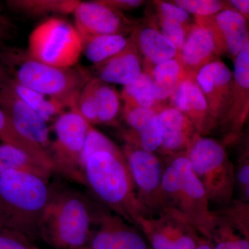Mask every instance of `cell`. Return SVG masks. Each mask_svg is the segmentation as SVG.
I'll list each match as a JSON object with an SVG mask.
<instances>
[{
	"mask_svg": "<svg viewBox=\"0 0 249 249\" xmlns=\"http://www.w3.org/2000/svg\"><path fill=\"white\" fill-rule=\"evenodd\" d=\"M188 73L178 58L157 65L150 73L152 95L156 102L164 106L163 102L171 98Z\"/></svg>",
	"mask_w": 249,
	"mask_h": 249,
	"instance_id": "603a6c76",
	"label": "cell"
},
{
	"mask_svg": "<svg viewBox=\"0 0 249 249\" xmlns=\"http://www.w3.org/2000/svg\"><path fill=\"white\" fill-rule=\"evenodd\" d=\"M124 117L132 129L124 134L126 142L138 145L145 151H159L163 128L160 113L148 108L124 105Z\"/></svg>",
	"mask_w": 249,
	"mask_h": 249,
	"instance_id": "ac0fdd59",
	"label": "cell"
},
{
	"mask_svg": "<svg viewBox=\"0 0 249 249\" xmlns=\"http://www.w3.org/2000/svg\"><path fill=\"white\" fill-rule=\"evenodd\" d=\"M92 78L80 91L76 107L80 115L93 126V124H98V107Z\"/></svg>",
	"mask_w": 249,
	"mask_h": 249,
	"instance_id": "1f68e13d",
	"label": "cell"
},
{
	"mask_svg": "<svg viewBox=\"0 0 249 249\" xmlns=\"http://www.w3.org/2000/svg\"><path fill=\"white\" fill-rule=\"evenodd\" d=\"M130 37L142 59V71L150 75L157 65L178 57L176 47L153 24L136 26Z\"/></svg>",
	"mask_w": 249,
	"mask_h": 249,
	"instance_id": "d6986e66",
	"label": "cell"
},
{
	"mask_svg": "<svg viewBox=\"0 0 249 249\" xmlns=\"http://www.w3.org/2000/svg\"><path fill=\"white\" fill-rule=\"evenodd\" d=\"M124 152L133 179L139 202L150 214L164 209L162 178L164 165L153 152L126 142Z\"/></svg>",
	"mask_w": 249,
	"mask_h": 249,
	"instance_id": "9c48e42d",
	"label": "cell"
},
{
	"mask_svg": "<svg viewBox=\"0 0 249 249\" xmlns=\"http://www.w3.org/2000/svg\"><path fill=\"white\" fill-rule=\"evenodd\" d=\"M35 249H39L38 247H36Z\"/></svg>",
	"mask_w": 249,
	"mask_h": 249,
	"instance_id": "ee69618b",
	"label": "cell"
},
{
	"mask_svg": "<svg viewBox=\"0 0 249 249\" xmlns=\"http://www.w3.org/2000/svg\"><path fill=\"white\" fill-rule=\"evenodd\" d=\"M186 155L209 202L219 205L231 202L236 185L235 170L224 145L213 139L196 135Z\"/></svg>",
	"mask_w": 249,
	"mask_h": 249,
	"instance_id": "8992f818",
	"label": "cell"
},
{
	"mask_svg": "<svg viewBox=\"0 0 249 249\" xmlns=\"http://www.w3.org/2000/svg\"><path fill=\"white\" fill-rule=\"evenodd\" d=\"M136 226L142 230L150 249H196L201 240L182 217L168 209L139 217Z\"/></svg>",
	"mask_w": 249,
	"mask_h": 249,
	"instance_id": "30bf717a",
	"label": "cell"
},
{
	"mask_svg": "<svg viewBox=\"0 0 249 249\" xmlns=\"http://www.w3.org/2000/svg\"><path fill=\"white\" fill-rule=\"evenodd\" d=\"M90 125L76 107L64 111L53 124L55 139L52 142L49 157L54 171L78 184L85 185L81 155Z\"/></svg>",
	"mask_w": 249,
	"mask_h": 249,
	"instance_id": "ba28073f",
	"label": "cell"
},
{
	"mask_svg": "<svg viewBox=\"0 0 249 249\" xmlns=\"http://www.w3.org/2000/svg\"><path fill=\"white\" fill-rule=\"evenodd\" d=\"M73 14L75 27L83 41L93 36H124L132 33L137 26L124 13L105 4L101 0L80 1Z\"/></svg>",
	"mask_w": 249,
	"mask_h": 249,
	"instance_id": "8fae6325",
	"label": "cell"
},
{
	"mask_svg": "<svg viewBox=\"0 0 249 249\" xmlns=\"http://www.w3.org/2000/svg\"><path fill=\"white\" fill-rule=\"evenodd\" d=\"M98 207L74 188L52 185L40 240L54 249L88 248Z\"/></svg>",
	"mask_w": 249,
	"mask_h": 249,
	"instance_id": "3957f363",
	"label": "cell"
},
{
	"mask_svg": "<svg viewBox=\"0 0 249 249\" xmlns=\"http://www.w3.org/2000/svg\"><path fill=\"white\" fill-rule=\"evenodd\" d=\"M78 0H9L6 4L12 10L34 17L49 14H73Z\"/></svg>",
	"mask_w": 249,
	"mask_h": 249,
	"instance_id": "484cf974",
	"label": "cell"
},
{
	"mask_svg": "<svg viewBox=\"0 0 249 249\" xmlns=\"http://www.w3.org/2000/svg\"><path fill=\"white\" fill-rule=\"evenodd\" d=\"M83 40L76 27L60 18H52L31 32L28 54L37 61L60 68L73 67L83 53Z\"/></svg>",
	"mask_w": 249,
	"mask_h": 249,
	"instance_id": "52a82bcc",
	"label": "cell"
},
{
	"mask_svg": "<svg viewBox=\"0 0 249 249\" xmlns=\"http://www.w3.org/2000/svg\"><path fill=\"white\" fill-rule=\"evenodd\" d=\"M92 79L98 107V124H113L121 109L119 93L108 83L94 77Z\"/></svg>",
	"mask_w": 249,
	"mask_h": 249,
	"instance_id": "f546056e",
	"label": "cell"
},
{
	"mask_svg": "<svg viewBox=\"0 0 249 249\" xmlns=\"http://www.w3.org/2000/svg\"><path fill=\"white\" fill-rule=\"evenodd\" d=\"M162 178L164 209L179 214L198 233L209 238L216 220L204 187L186 154L166 157Z\"/></svg>",
	"mask_w": 249,
	"mask_h": 249,
	"instance_id": "5b68a950",
	"label": "cell"
},
{
	"mask_svg": "<svg viewBox=\"0 0 249 249\" xmlns=\"http://www.w3.org/2000/svg\"><path fill=\"white\" fill-rule=\"evenodd\" d=\"M198 86L217 124L224 120L231 106L233 74L219 58L201 68L196 74Z\"/></svg>",
	"mask_w": 249,
	"mask_h": 249,
	"instance_id": "5bb4252c",
	"label": "cell"
},
{
	"mask_svg": "<svg viewBox=\"0 0 249 249\" xmlns=\"http://www.w3.org/2000/svg\"><path fill=\"white\" fill-rule=\"evenodd\" d=\"M85 186L114 214L129 224L149 214L139 202L124 152L103 150L93 152L83 165Z\"/></svg>",
	"mask_w": 249,
	"mask_h": 249,
	"instance_id": "6da1fadb",
	"label": "cell"
},
{
	"mask_svg": "<svg viewBox=\"0 0 249 249\" xmlns=\"http://www.w3.org/2000/svg\"><path fill=\"white\" fill-rule=\"evenodd\" d=\"M9 170L26 172L49 178L52 174L22 150L1 142L0 143V176Z\"/></svg>",
	"mask_w": 249,
	"mask_h": 249,
	"instance_id": "4316f807",
	"label": "cell"
},
{
	"mask_svg": "<svg viewBox=\"0 0 249 249\" xmlns=\"http://www.w3.org/2000/svg\"><path fill=\"white\" fill-rule=\"evenodd\" d=\"M225 1L227 10L235 11L242 15L247 20L249 19V0H229Z\"/></svg>",
	"mask_w": 249,
	"mask_h": 249,
	"instance_id": "60d3db41",
	"label": "cell"
},
{
	"mask_svg": "<svg viewBox=\"0 0 249 249\" xmlns=\"http://www.w3.org/2000/svg\"><path fill=\"white\" fill-rule=\"evenodd\" d=\"M163 136L159 151L163 155L186 154L190 144L196 135L194 124L177 108L165 106L160 111Z\"/></svg>",
	"mask_w": 249,
	"mask_h": 249,
	"instance_id": "ffe728a7",
	"label": "cell"
},
{
	"mask_svg": "<svg viewBox=\"0 0 249 249\" xmlns=\"http://www.w3.org/2000/svg\"><path fill=\"white\" fill-rule=\"evenodd\" d=\"M15 26L11 19L0 10V49L6 46V42L13 38Z\"/></svg>",
	"mask_w": 249,
	"mask_h": 249,
	"instance_id": "f35d334b",
	"label": "cell"
},
{
	"mask_svg": "<svg viewBox=\"0 0 249 249\" xmlns=\"http://www.w3.org/2000/svg\"><path fill=\"white\" fill-rule=\"evenodd\" d=\"M196 249H213L211 242L207 239L202 237L196 246Z\"/></svg>",
	"mask_w": 249,
	"mask_h": 249,
	"instance_id": "7bdbcfd3",
	"label": "cell"
},
{
	"mask_svg": "<svg viewBox=\"0 0 249 249\" xmlns=\"http://www.w3.org/2000/svg\"><path fill=\"white\" fill-rule=\"evenodd\" d=\"M11 85L15 92L35 110L47 122L58 117L66 106L55 98L49 97L19 84L11 78Z\"/></svg>",
	"mask_w": 249,
	"mask_h": 249,
	"instance_id": "83f0119b",
	"label": "cell"
},
{
	"mask_svg": "<svg viewBox=\"0 0 249 249\" xmlns=\"http://www.w3.org/2000/svg\"><path fill=\"white\" fill-rule=\"evenodd\" d=\"M121 96L127 106L148 108L158 112L165 107L156 102L152 95V77L143 71L134 81L124 86Z\"/></svg>",
	"mask_w": 249,
	"mask_h": 249,
	"instance_id": "4dcf8cb0",
	"label": "cell"
},
{
	"mask_svg": "<svg viewBox=\"0 0 249 249\" xmlns=\"http://www.w3.org/2000/svg\"><path fill=\"white\" fill-rule=\"evenodd\" d=\"M153 3L157 9L158 19L178 23L185 27L192 24L189 14L170 1H154Z\"/></svg>",
	"mask_w": 249,
	"mask_h": 249,
	"instance_id": "e575fe53",
	"label": "cell"
},
{
	"mask_svg": "<svg viewBox=\"0 0 249 249\" xmlns=\"http://www.w3.org/2000/svg\"><path fill=\"white\" fill-rule=\"evenodd\" d=\"M105 4L108 5L118 11H130L139 7L143 4L142 0H101Z\"/></svg>",
	"mask_w": 249,
	"mask_h": 249,
	"instance_id": "ab89813d",
	"label": "cell"
},
{
	"mask_svg": "<svg viewBox=\"0 0 249 249\" xmlns=\"http://www.w3.org/2000/svg\"><path fill=\"white\" fill-rule=\"evenodd\" d=\"M11 80L0 86V109L7 115L19 133L42 147L49 157L52 142L47 121L15 92Z\"/></svg>",
	"mask_w": 249,
	"mask_h": 249,
	"instance_id": "4fadbf2b",
	"label": "cell"
},
{
	"mask_svg": "<svg viewBox=\"0 0 249 249\" xmlns=\"http://www.w3.org/2000/svg\"><path fill=\"white\" fill-rule=\"evenodd\" d=\"M0 140L22 150L46 169L53 173L54 166L49 155L42 147L19 133L7 115L0 109Z\"/></svg>",
	"mask_w": 249,
	"mask_h": 249,
	"instance_id": "cb8c5ba5",
	"label": "cell"
},
{
	"mask_svg": "<svg viewBox=\"0 0 249 249\" xmlns=\"http://www.w3.org/2000/svg\"><path fill=\"white\" fill-rule=\"evenodd\" d=\"M11 80V78L10 77L9 73H7L2 64L0 62V86L6 84Z\"/></svg>",
	"mask_w": 249,
	"mask_h": 249,
	"instance_id": "b9f144b4",
	"label": "cell"
},
{
	"mask_svg": "<svg viewBox=\"0 0 249 249\" xmlns=\"http://www.w3.org/2000/svg\"><path fill=\"white\" fill-rule=\"evenodd\" d=\"M96 76L108 84L127 85L134 81L142 73V59L133 40L129 37V43L112 58L101 65L94 66Z\"/></svg>",
	"mask_w": 249,
	"mask_h": 249,
	"instance_id": "44dd1931",
	"label": "cell"
},
{
	"mask_svg": "<svg viewBox=\"0 0 249 249\" xmlns=\"http://www.w3.org/2000/svg\"><path fill=\"white\" fill-rule=\"evenodd\" d=\"M216 214L209 240L213 249H249V236Z\"/></svg>",
	"mask_w": 249,
	"mask_h": 249,
	"instance_id": "f1b7e54d",
	"label": "cell"
},
{
	"mask_svg": "<svg viewBox=\"0 0 249 249\" xmlns=\"http://www.w3.org/2000/svg\"><path fill=\"white\" fill-rule=\"evenodd\" d=\"M157 24L160 29H157L161 33L162 35L175 45L178 55L184 43L187 30L190 25L185 27L178 23L160 19H157Z\"/></svg>",
	"mask_w": 249,
	"mask_h": 249,
	"instance_id": "d590c367",
	"label": "cell"
},
{
	"mask_svg": "<svg viewBox=\"0 0 249 249\" xmlns=\"http://www.w3.org/2000/svg\"><path fill=\"white\" fill-rule=\"evenodd\" d=\"M129 43V37L111 34L93 36L83 41V53L94 66L120 53Z\"/></svg>",
	"mask_w": 249,
	"mask_h": 249,
	"instance_id": "d4e9b609",
	"label": "cell"
},
{
	"mask_svg": "<svg viewBox=\"0 0 249 249\" xmlns=\"http://www.w3.org/2000/svg\"><path fill=\"white\" fill-rule=\"evenodd\" d=\"M49 178L9 170L0 176V228L32 243L40 240L41 220L50 199Z\"/></svg>",
	"mask_w": 249,
	"mask_h": 249,
	"instance_id": "7a4b0ae2",
	"label": "cell"
},
{
	"mask_svg": "<svg viewBox=\"0 0 249 249\" xmlns=\"http://www.w3.org/2000/svg\"><path fill=\"white\" fill-rule=\"evenodd\" d=\"M88 248L150 249L142 234L117 214L98 208Z\"/></svg>",
	"mask_w": 249,
	"mask_h": 249,
	"instance_id": "9a60e30c",
	"label": "cell"
},
{
	"mask_svg": "<svg viewBox=\"0 0 249 249\" xmlns=\"http://www.w3.org/2000/svg\"><path fill=\"white\" fill-rule=\"evenodd\" d=\"M118 147L112 141L95 129L92 125H90L81 155L82 168L85 160L93 152L103 150H115Z\"/></svg>",
	"mask_w": 249,
	"mask_h": 249,
	"instance_id": "836d02e7",
	"label": "cell"
},
{
	"mask_svg": "<svg viewBox=\"0 0 249 249\" xmlns=\"http://www.w3.org/2000/svg\"><path fill=\"white\" fill-rule=\"evenodd\" d=\"M170 106L181 111L191 121L199 135L206 137L218 125L194 73H188L170 98Z\"/></svg>",
	"mask_w": 249,
	"mask_h": 249,
	"instance_id": "e0dca14e",
	"label": "cell"
},
{
	"mask_svg": "<svg viewBox=\"0 0 249 249\" xmlns=\"http://www.w3.org/2000/svg\"><path fill=\"white\" fill-rule=\"evenodd\" d=\"M36 247L22 235L0 228V249H35Z\"/></svg>",
	"mask_w": 249,
	"mask_h": 249,
	"instance_id": "8d00e7d4",
	"label": "cell"
},
{
	"mask_svg": "<svg viewBox=\"0 0 249 249\" xmlns=\"http://www.w3.org/2000/svg\"><path fill=\"white\" fill-rule=\"evenodd\" d=\"M178 58L187 71L196 74L205 65L219 58V55L211 34L194 23L188 28L184 43Z\"/></svg>",
	"mask_w": 249,
	"mask_h": 249,
	"instance_id": "7402d4cb",
	"label": "cell"
},
{
	"mask_svg": "<svg viewBox=\"0 0 249 249\" xmlns=\"http://www.w3.org/2000/svg\"><path fill=\"white\" fill-rule=\"evenodd\" d=\"M88 249V248H86V249Z\"/></svg>",
	"mask_w": 249,
	"mask_h": 249,
	"instance_id": "f6af8a7d",
	"label": "cell"
},
{
	"mask_svg": "<svg viewBox=\"0 0 249 249\" xmlns=\"http://www.w3.org/2000/svg\"><path fill=\"white\" fill-rule=\"evenodd\" d=\"M195 22L212 36L218 55H227L234 60L249 41V21L235 11L224 10L213 16H195Z\"/></svg>",
	"mask_w": 249,
	"mask_h": 249,
	"instance_id": "7c38bea8",
	"label": "cell"
},
{
	"mask_svg": "<svg viewBox=\"0 0 249 249\" xmlns=\"http://www.w3.org/2000/svg\"><path fill=\"white\" fill-rule=\"evenodd\" d=\"M233 90L230 111L219 124L229 129V142L238 138L249 116V41L242 47L234 60Z\"/></svg>",
	"mask_w": 249,
	"mask_h": 249,
	"instance_id": "2e32d148",
	"label": "cell"
},
{
	"mask_svg": "<svg viewBox=\"0 0 249 249\" xmlns=\"http://www.w3.org/2000/svg\"><path fill=\"white\" fill-rule=\"evenodd\" d=\"M194 16H213L227 10L225 1L218 0H176L170 1Z\"/></svg>",
	"mask_w": 249,
	"mask_h": 249,
	"instance_id": "d6a6232c",
	"label": "cell"
},
{
	"mask_svg": "<svg viewBox=\"0 0 249 249\" xmlns=\"http://www.w3.org/2000/svg\"><path fill=\"white\" fill-rule=\"evenodd\" d=\"M0 62L15 81L55 98L70 109L76 107L78 95L91 78L82 68H60L31 58L27 50L4 46L0 49Z\"/></svg>",
	"mask_w": 249,
	"mask_h": 249,
	"instance_id": "277c9868",
	"label": "cell"
},
{
	"mask_svg": "<svg viewBox=\"0 0 249 249\" xmlns=\"http://www.w3.org/2000/svg\"><path fill=\"white\" fill-rule=\"evenodd\" d=\"M235 182L241 188L243 195L244 201L247 202L249 199V160L241 162L238 169L235 172Z\"/></svg>",
	"mask_w": 249,
	"mask_h": 249,
	"instance_id": "74e56055",
	"label": "cell"
}]
</instances>
